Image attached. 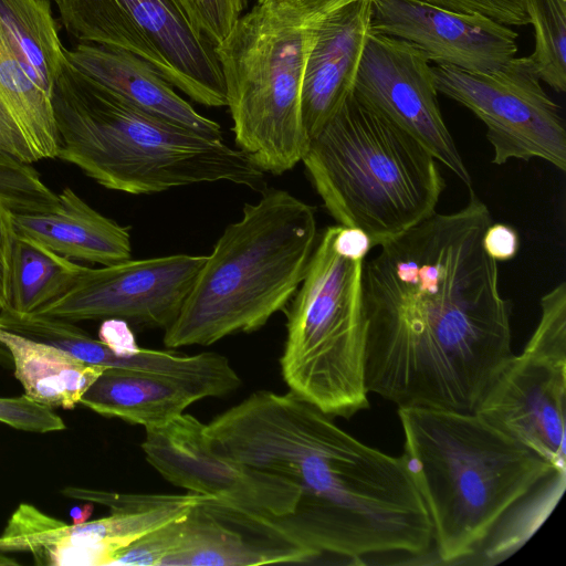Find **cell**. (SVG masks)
Returning <instances> with one entry per match:
<instances>
[{
	"mask_svg": "<svg viewBox=\"0 0 566 566\" xmlns=\"http://www.w3.org/2000/svg\"><path fill=\"white\" fill-rule=\"evenodd\" d=\"M51 0H0V31L27 73L51 96L66 62Z\"/></svg>",
	"mask_w": 566,
	"mask_h": 566,
	"instance_id": "obj_24",
	"label": "cell"
},
{
	"mask_svg": "<svg viewBox=\"0 0 566 566\" xmlns=\"http://www.w3.org/2000/svg\"><path fill=\"white\" fill-rule=\"evenodd\" d=\"M98 339L118 357L133 356L140 349L128 323L122 318L103 319Z\"/></svg>",
	"mask_w": 566,
	"mask_h": 566,
	"instance_id": "obj_33",
	"label": "cell"
},
{
	"mask_svg": "<svg viewBox=\"0 0 566 566\" xmlns=\"http://www.w3.org/2000/svg\"><path fill=\"white\" fill-rule=\"evenodd\" d=\"M434 6L460 12H475L502 24H530L526 0H423Z\"/></svg>",
	"mask_w": 566,
	"mask_h": 566,
	"instance_id": "obj_30",
	"label": "cell"
},
{
	"mask_svg": "<svg viewBox=\"0 0 566 566\" xmlns=\"http://www.w3.org/2000/svg\"><path fill=\"white\" fill-rule=\"evenodd\" d=\"M371 0H360L314 25L302 82L301 108L308 140L316 136L354 91L371 32Z\"/></svg>",
	"mask_w": 566,
	"mask_h": 566,
	"instance_id": "obj_18",
	"label": "cell"
},
{
	"mask_svg": "<svg viewBox=\"0 0 566 566\" xmlns=\"http://www.w3.org/2000/svg\"><path fill=\"white\" fill-rule=\"evenodd\" d=\"M52 96L23 69L0 31V150L24 163L57 158Z\"/></svg>",
	"mask_w": 566,
	"mask_h": 566,
	"instance_id": "obj_22",
	"label": "cell"
},
{
	"mask_svg": "<svg viewBox=\"0 0 566 566\" xmlns=\"http://www.w3.org/2000/svg\"><path fill=\"white\" fill-rule=\"evenodd\" d=\"M338 226L324 230L287 313L280 359L290 391L332 417L367 409L366 328L363 307L365 260L334 248Z\"/></svg>",
	"mask_w": 566,
	"mask_h": 566,
	"instance_id": "obj_8",
	"label": "cell"
},
{
	"mask_svg": "<svg viewBox=\"0 0 566 566\" xmlns=\"http://www.w3.org/2000/svg\"><path fill=\"white\" fill-rule=\"evenodd\" d=\"M0 352L11 359L24 395L51 409H73L106 369L48 343L0 327Z\"/></svg>",
	"mask_w": 566,
	"mask_h": 566,
	"instance_id": "obj_23",
	"label": "cell"
},
{
	"mask_svg": "<svg viewBox=\"0 0 566 566\" xmlns=\"http://www.w3.org/2000/svg\"><path fill=\"white\" fill-rule=\"evenodd\" d=\"M481 243L485 253L494 261H510L518 252L520 235L512 226L491 223L485 229Z\"/></svg>",
	"mask_w": 566,
	"mask_h": 566,
	"instance_id": "obj_32",
	"label": "cell"
},
{
	"mask_svg": "<svg viewBox=\"0 0 566 566\" xmlns=\"http://www.w3.org/2000/svg\"><path fill=\"white\" fill-rule=\"evenodd\" d=\"M354 91L421 142L463 184L471 176L446 125L432 66L409 42L371 30Z\"/></svg>",
	"mask_w": 566,
	"mask_h": 566,
	"instance_id": "obj_14",
	"label": "cell"
},
{
	"mask_svg": "<svg viewBox=\"0 0 566 566\" xmlns=\"http://www.w3.org/2000/svg\"><path fill=\"white\" fill-rule=\"evenodd\" d=\"M313 36L314 25L255 4L214 46L237 148L263 172L282 175L306 153L301 94Z\"/></svg>",
	"mask_w": 566,
	"mask_h": 566,
	"instance_id": "obj_7",
	"label": "cell"
},
{
	"mask_svg": "<svg viewBox=\"0 0 566 566\" xmlns=\"http://www.w3.org/2000/svg\"><path fill=\"white\" fill-rule=\"evenodd\" d=\"M0 422L14 429L38 433L65 429L64 421L53 409L25 395L14 398L0 397Z\"/></svg>",
	"mask_w": 566,
	"mask_h": 566,
	"instance_id": "obj_28",
	"label": "cell"
},
{
	"mask_svg": "<svg viewBox=\"0 0 566 566\" xmlns=\"http://www.w3.org/2000/svg\"><path fill=\"white\" fill-rule=\"evenodd\" d=\"M534 27L535 49L530 55L539 80L554 91H566V0H526Z\"/></svg>",
	"mask_w": 566,
	"mask_h": 566,
	"instance_id": "obj_26",
	"label": "cell"
},
{
	"mask_svg": "<svg viewBox=\"0 0 566 566\" xmlns=\"http://www.w3.org/2000/svg\"><path fill=\"white\" fill-rule=\"evenodd\" d=\"M157 524L150 509L111 512L98 520L66 524L22 503L0 535V553L29 552L39 565H111L120 551Z\"/></svg>",
	"mask_w": 566,
	"mask_h": 566,
	"instance_id": "obj_17",
	"label": "cell"
},
{
	"mask_svg": "<svg viewBox=\"0 0 566 566\" xmlns=\"http://www.w3.org/2000/svg\"><path fill=\"white\" fill-rule=\"evenodd\" d=\"M319 556L279 517L208 496L179 518L177 548L161 566L298 564Z\"/></svg>",
	"mask_w": 566,
	"mask_h": 566,
	"instance_id": "obj_15",
	"label": "cell"
},
{
	"mask_svg": "<svg viewBox=\"0 0 566 566\" xmlns=\"http://www.w3.org/2000/svg\"><path fill=\"white\" fill-rule=\"evenodd\" d=\"M403 458L428 510L442 564H497L560 500L566 471L475 412L400 407Z\"/></svg>",
	"mask_w": 566,
	"mask_h": 566,
	"instance_id": "obj_3",
	"label": "cell"
},
{
	"mask_svg": "<svg viewBox=\"0 0 566 566\" xmlns=\"http://www.w3.org/2000/svg\"><path fill=\"white\" fill-rule=\"evenodd\" d=\"M213 392L199 384L168 375L106 368L80 400L105 417L146 428L161 426Z\"/></svg>",
	"mask_w": 566,
	"mask_h": 566,
	"instance_id": "obj_21",
	"label": "cell"
},
{
	"mask_svg": "<svg viewBox=\"0 0 566 566\" xmlns=\"http://www.w3.org/2000/svg\"><path fill=\"white\" fill-rule=\"evenodd\" d=\"M227 226L200 269L164 345H211L254 332L293 298L317 242L315 208L283 189L261 191Z\"/></svg>",
	"mask_w": 566,
	"mask_h": 566,
	"instance_id": "obj_5",
	"label": "cell"
},
{
	"mask_svg": "<svg viewBox=\"0 0 566 566\" xmlns=\"http://www.w3.org/2000/svg\"><path fill=\"white\" fill-rule=\"evenodd\" d=\"M67 34L129 52L196 103L227 106L214 45L184 0H55Z\"/></svg>",
	"mask_w": 566,
	"mask_h": 566,
	"instance_id": "obj_9",
	"label": "cell"
},
{
	"mask_svg": "<svg viewBox=\"0 0 566 566\" xmlns=\"http://www.w3.org/2000/svg\"><path fill=\"white\" fill-rule=\"evenodd\" d=\"M0 198L12 211H43L57 203L38 170L0 150Z\"/></svg>",
	"mask_w": 566,
	"mask_h": 566,
	"instance_id": "obj_27",
	"label": "cell"
},
{
	"mask_svg": "<svg viewBox=\"0 0 566 566\" xmlns=\"http://www.w3.org/2000/svg\"><path fill=\"white\" fill-rule=\"evenodd\" d=\"M66 61L135 106L207 138L222 139L220 125L198 113L140 57L106 45L65 48Z\"/></svg>",
	"mask_w": 566,
	"mask_h": 566,
	"instance_id": "obj_19",
	"label": "cell"
},
{
	"mask_svg": "<svg viewBox=\"0 0 566 566\" xmlns=\"http://www.w3.org/2000/svg\"><path fill=\"white\" fill-rule=\"evenodd\" d=\"M202 32L216 46L232 30L247 0H184Z\"/></svg>",
	"mask_w": 566,
	"mask_h": 566,
	"instance_id": "obj_29",
	"label": "cell"
},
{
	"mask_svg": "<svg viewBox=\"0 0 566 566\" xmlns=\"http://www.w3.org/2000/svg\"><path fill=\"white\" fill-rule=\"evenodd\" d=\"M83 269L41 243L15 234L8 308L18 313L38 311L67 292Z\"/></svg>",
	"mask_w": 566,
	"mask_h": 566,
	"instance_id": "obj_25",
	"label": "cell"
},
{
	"mask_svg": "<svg viewBox=\"0 0 566 566\" xmlns=\"http://www.w3.org/2000/svg\"><path fill=\"white\" fill-rule=\"evenodd\" d=\"M18 564V560L14 558L7 557L3 553H0V566H12Z\"/></svg>",
	"mask_w": 566,
	"mask_h": 566,
	"instance_id": "obj_36",
	"label": "cell"
},
{
	"mask_svg": "<svg viewBox=\"0 0 566 566\" xmlns=\"http://www.w3.org/2000/svg\"><path fill=\"white\" fill-rule=\"evenodd\" d=\"M566 283L541 298V317L512 355L475 413L566 471Z\"/></svg>",
	"mask_w": 566,
	"mask_h": 566,
	"instance_id": "obj_10",
	"label": "cell"
},
{
	"mask_svg": "<svg viewBox=\"0 0 566 566\" xmlns=\"http://www.w3.org/2000/svg\"><path fill=\"white\" fill-rule=\"evenodd\" d=\"M82 505H75L70 510V516L72 518V524H81L87 522L91 517L94 503L88 501H83Z\"/></svg>",
	"mask_w": 566,
	"mask_h": 566,
	"instance_id": "obj_35",
	"label": "cell"
},
{
	"mask_svg": "<svg viewBox=\"0 0 566 566\" xmlns=\"http://www.w3.org/2000/svg\"><path fill=\"white\" fill-rule=\"evenodd\" d=\"M492 223L470 192L379 247L363 269L368 392L400 407L474 412L512 357V305L482 248Z\"/></svg>",
	"mask_w": 566,
	"mask_h": 566,
	"instance_id": "obj_1",
	"label": "cell"
},
{
	"mask_svg": "<svg viewBox=\"0 0 566 566\" xmlns=\"http://www.w3.org/2000/svg\"><path fill=\"white\" fill-rule=\"evenodd\" d=\"M43 211H12L17 235L70 260L112 265L132 259L130 228L99 213L72 188Z\"/></svg>",
	"mask_w": 566,
	"mask_h": 566,
	"instance_id": "obj_20",
	"label": "cell"
},
{
	"mask_svg": "<svg viewBox=\"0 0 566 566\" xmlns=\"http://www.w3.org/2000/svg\"><path fill=\"white\" fill-rule=\"evenodd\" d=\"M206 427L220 452L297 485L294 511L279 518L321 555L361 564L432 548L431 520L403 455L360 442L292 391L256 390Z\"/></svg>",
	"mask_w": 566,
	"mask_h": 566,
	"instance_id": "obj_2",
	"label": "cell"
},
{
	"mask_svg": "<svg viewBox=\"0 0 566 566\" xmlns=\"http://www.w3.org/2000/svg\"><path fill=\"white\" fill-rule=\"evenodd\" d=\"M302 163L328 213L364 230L374 247L436 212L446 188L431 151L355 91Z\"/></svg>",
	"mask_w": 566,
	"mask_h": 566,
	"instance_id": "obj_6",
	"label": "cell"
},
{
	"mask_svg": "<svg viewBox=\"0 0 566 566\" xmlns=\"http://www.w3.org/2000/svg\"><path fill=\"white\" fill-rule=\"evenodd\" d=\"M371 29L418 48L429 62L490 72L517 52V32L486 15L423 0H371Z\"/></svg>",
	"mask_w": 566,
	"mask_h": 566,
	"instance_id": "obj_16",
	"label": "cell"
},
{
	"mask_svg": "<svg viewBox=\"0 0 566 566\" xmlns=\"http://www.w3.org/2000/svg\"><path fill=\"white\" fill-rule=\"evenodd\" d=\"M437 91L469 108L486 127L492 163L543 159L566 170V129L560 107L544 91L530 56L490 72L432 66Z\"/></svg>",
	"mask_w": 566,
	"mask_h": 566,
	"instance_id": "obj_11",
	"label": "cell"
},
{
	"mask_svg": "<svg viewBox=\"0 0 566 566\" xmlns=\"http://www.w3.org/2000/svg\"><path fill=\"white\" fill-rule=\"evenodd\" d=\"M52 104L57 158L107 189L150 195L218 181L265 189L264 172L239 148L150 115L67 61Z\"/></svg>",
	"mask_w": 566,
	"mask_h": 566,
	"instance_id": "obj_4",
	"label": "cell"
},
{
	"mask_svg": "<svg viewBox=\"0 0 566 566\" xmlns=\"http://www.w3.org/2000/svg\"><path fill=\"white\" fill-rule=\"evenodd\" d=\"M145 431L146 460L170 483L271 516L294 511L300 490L293 481L220 452L206 424L192 415L181 413Z\"/></svg>",
	"mask_w": 566,
	"mask_h": 566,
	"instance_id": "obj_13",
	"label": "cell"
},
{
	"mask_svg": "<svg viewBox=\"0 0 566 566\" xmlns=\"http://www.w3.org/2000/svg\"><path fill=\"white\" fill-rule=\"evenodd\" d=\"M373 247L370 237L364 230L338 224L334 237V248L343 256L352 260H365Z\"/></svg>",
	"mask_w": 566,
	"mask_h": 566,
	"instance_id": "obj_34",
	"label": "cell"
},
{
	"mask_svg": "<svg viewBox=\"0 0 566 566\" xmlns=\"http://www.w3.org/2000/svg\"><path fill=\"white\" fill-rule=\"evenodd\" d=\"M15 231L12 210L0 198V311L10 306L11 265Z\"/></svg>",
	"mask_w": 566,
	"mask_h": 566,
	"instance_id": "obj_31",
	"label": "cell"
},
{
	"mask_svg": "<svg viewBox=\"0 0 566 566\" xmlns=\"http://www.w3.org/2000/svg\"><path fill=\"white\" fill-rule=\"evenodd\" d=\"M206 258L172 254L84 266L67 292L33 313L73 323L122 318L166 329L178 316Z\"/></svg>",
	"mask_w": 566,
	"mask_h": 566,
	"instance_id": "obj_12",
	"label": "cell"
}]
</instances>
